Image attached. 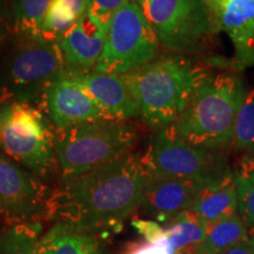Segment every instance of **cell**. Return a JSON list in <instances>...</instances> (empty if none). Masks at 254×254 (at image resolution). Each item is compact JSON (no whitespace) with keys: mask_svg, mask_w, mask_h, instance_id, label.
I'll list each match as a JSON object with an SVG mask.
<instances>
[{"mask_svg":"<svg viewBox=\"0 0 254 254\" xmlns=\"http://www.w3.org/2000/svg\"><path fill=\"white\" fill-rule=\"evenodd\" d=\"M51 1L52 0H8L14 31L40 34Z\"/></svg>","mask_w":254,"mask_h":254,"instance_id":"obj_22","label":"cell"},{"mask_svg":"<svg viewBox=\"0 0 254 254\" xmlns=\"http://www.w3.org/2000/svg\"><path fill=\"white\" fill-rule=\"evenodd\" d=\"M71 77L111 118L126 122L140 118L138 104L123 75L92 71Z\"/></svg>","mask_w":254,"mask_h":254,"instance_id":"obj_15","label":"cell"},{"mask_svg":"<svg viewBox=\"0 0 254 254\" xmlns=\"http://www.w3.org/2000/svg\"><path fill=\"white\" fill-rule=\"evenodd\" d=\"M65 71L58 43L14 31L0 50V99L39 105L44 92Z\"/></svg>","mask_w":254,"mask_h":254,"instance_id":"obj_4","label":"cell"},{"mask_svg":"<svg viewBox=\"0 0 254 254\" xmlns=\"http://www.w3.org/2000/svg\"><path fill=\"white\" fill-rule=\"evenodd\" d=\"M215 33L225 32L234 49L237 69L254 67V0H205Z\"/></svg>","mask_w":254,"mask_h":254,"instance_id":"obj_12","label":"cell"},{"mask_svg":"<svg viewBox=\"0 0 254 254\" xmlns=\"http://www.w3.org/2000/svg\"><path fill=\"white\" fill-rule=\"evenodd\" d=\"M0 151L44 182L58 174L55 127L38 105L0 99Z\"/></svg>","mask_w":254,"mask_h":254,"instance_id":"obj_6","label":"cell"},{"mask_svg":"<svg viewBox=\"0 0 254 254\" xmlns=\"http://www.w3.org/2000/svg\"><path fill=\"white\" fill-rule=\"evenodd\" d=\"M45 182L0 151V220L7 226L46 219Z\"/></svg>","mask_w":254,"mask_h":254,"instance_id":"obj_10","label":"cell"},{"mask_svg":"<svg viewBox=\"0 0 254 254\" xmlns=\"http://www.w3.org/2000/svg\"><path fill=\"white\" fill-rule=\"evenodd\" d=\"M0 222H1V220H0Z\"/></svg>","mask_w":254,"mask_h":254,"instance_id":"obj_30","label":"cell"},{"mask_svg":"<svg viewBox=\"0 0 254 254\" xmlns=\"http://www.w3.org/2000/svg\"><path fill=\"white\" fill-rule=\"evenodd\" d=\"M0 224H1V222H0Z\"/></svg>","mask_w":254,"mask_h":254,"instance_id":"obj_31","label":"cell"},{"mask_svg":"<svg viewBox=\"0 0 254 254\" xmlns=\"http://www.w3.org/2000/svg\"><path fill=\"white\" fill-rule=\"evenodd\" d=\"M129 0H90V13L109 23L112 15Z\"/></svg>","mask_w":254,"mask_h":254,"instance_id":"obj_25","label":"cell"},{"mask_svg":"<svg viewBox=\"0 0 254 254\" xmlns=\"http://www.w3.org/2000/svg\"><path fill=\"white\" fill-rule=\"evenodd\" d=\"M141 158L148 173L190 180L204 189L233 176L224 152L195 147L174 134L170 126L154 131Z\"/></svg>","mask_w":254,"mask_h":254,"instance_id":"obj_7","label":"cell"},{"mask_svg":"<svg viewBox=\"0 0 254 254\" xmlns=\"http://www.w3.org/2000/svg\"><path fill=\"white\" fill-rule=\"evenodd\" d=\"M38 106L44 111L55 129L95 120L113 119L66 73L49 85Z\"/></svg>","mask_w":254,"mask_h":254,"instance_id":"obj_11","label":"cell"},{"mask_svg":"<svg viewBox=\"0 0 254 254\" xmlns=\"http://www.w3.org/2000/svg\"><path fill=\"white\" fill-rule=\"evenodd\" d=\"M209 73L190 57L171 55L158 57L123 78L138 104L140 118L157 131L177 122Z\"/></svg>","mask_w":254,"mask_h":254,"instance_id":"obj_2","label":"cell"},{"mask_svg":"<svg viewBox=\"0 0 254 254\" xmlns=\"http://www.w3.org/2000/svg\"><path fill=\"white\" fill-rule=\"evenodd\" d=\"M171 254H196L207 233V224L192 211H185L165 227Z\"/></svg>","mask_w":254,"mask_h":254,"instance_id":"obj_18","label":"cell"},{"mask_svg":"<svg viewBox=\"0 0 254 254\" xmlns=\"http://www.w3.org/2000/svg\"><path fill=\"white\" fill-rule=\"evenodd\" d=\"M238 196V212L254 236V157L244 155L233 171Z\"/></svg>","mask_w":254,"mask_h":254,"instance_id":"obj_21","label":"cell"},{"mask_svg":"<svg viewBox=\"0 0 254 254\" xmlns=\"http://www.w3.org/2000/svg\"><path fill=\"white\" fill-rule=\"evenodd\" d=\"M220 254H254V236H250L246 240L241 241Z\"/></svg>","mask_w":254,"mask_h":254,"instance_id":"obj_28","label":"cell"},{"mask_svg":"<svg viewBox=\"0 0 254 254\" xmlns=\"http://www.w3.org/2000/svg\"><path fill=\"white\" fill-rule=\"evenodd\" d=\"M202 189L190 180L148 173L139 209L151 220L167 225L189 211Z\"/></svg>","mask_w":254,"mask_h":254,"instance_id":"obj_13","label":"cell"},{"mask_svg":"<svg viewBox=\"0 0 254 254\" xmlns=\"http://www.w3.org/2000/svg\"><path fill=\"white\" fill-rule=\"evenodd\" d=\"M233 145L244 155L254 157V90L247 92L237 116Z\"/></svg>","mask_w":254,"mask_h":254,"instance_id":"obj_23","label":"cell"},{"mask_svg":"<svg viewBox=\"0 0 254 254\" xmlns=\"http://www.w3.org/2000/svg\"><path fill=\"white\" fill-rule=\"evenodd\" d=\"M1 232H2V230H1V226H0V234H1Z\"/></svg>","mask_w":254,"mask_h":254,"instance_id":"obj_29","label":"cell"},{"mask_svg":"<svg viewBox=\"0 0 254 254\" xmlns=\"http://www.w3.org/2000/svg\"><path fill=\"white\" fill-rule=\"evenodd\" d=\"M41 221L20 222L6 226L0 234V254H37L43 236Z\"/></svg>","mask_w":254,"mask_h":254,"instance_id":"obj_20","label":"cell"},{"mask_svg":"<svg viewBox=\"0 0 254 254\" xmlns=\"http://www.w3.org/2000/svg\"><path fill=\"white\" fill-rule=\"evenodd\" d=\"M250 238V230L239 213L207 224V233L196 254H220Z\"/></svg>","mask_w":254,"mask_h":254,"instance_id":"obj_19","label":"cell"},{"mask_svg":"<svg viewBox=\"0 0 254 254\" xmlns=\"http://www.w3.org/2000/svg\"><path fill=\"white\" fill-rule=\"evenodd\" d=\"M160 46L172 55L202 52L215 30L205 0H135Z\"/></svg>","mask_w":254,"mask_h":254,"instance_id":"obj_8","label":"cell"},{"mask_svg":"<svg viewBox=\"0 0 254 254\" xmlns=\"http://www.w3.org/2000/svg\"><path fill=\"white\" fill-rule=\"evenodd\" d=\"M140 133L132 122L103 119L55 129L59 183H65L116 160L138 144Z\"/></svg>","mask_w":254,"mask_h":254,"instance_id":"obj_5","label":"cell"},{"mask_svg":"<svg viewBox=\"0 0 254 254\" xmlns=\"http://www.w3.org/2000/svg\"><path fill=\"white\" fill-rule=\"evenodd\" d=\"M123 254H171V249L166 236V239L159 243H147L144 240L142 243L129 244Z\"/></svg>","mask_w":254,"mask_h":254,"instance_id":"obj_26","label":"cell"},{"mask_svg":"<svg viewBox=\"0 0 254 254\" xmlns=\"http://www.w3.org/2000/svg\"><path fill=\"white\" fill-rule=\"evenodd\" d=\"M153 28L135 0H129L111 17L103 53L93 71L124 75L158 58Z\"/></svg>","mask_w":254,"mask_h":254,"instance_id":"obj_9","label":"cell"},{"mask_svg":"<svg viewBox=\"0 0 254 254\" xmlns=\"http://www.w3.org/2000/svg\"><path fill=\"white\" fill-rule=\"evenodd\" d=\"M247 92L244 81L233 73H209L170 127L195 147L225 152L233 144L237 116Z\"/></svg>","mask_w":254,"mask_h":254,"instance_id":"obj_3","label":"cell"},{"mask_svg":"<svg viewBox=\"0 0 254 254\" xmlns=\"http://www.w3.org/2000/svg\"><path fill=\"white\" fill-rule=\"evenodd\" d=\"M148 172L129 152L51 190L46 219L110 237L140 207Z\"/></svg>","mask_w":254,"mask_h":254,"instance_id":"obj_1","label":"cell"},{"mask_svg":"<svg viewBox=\"0 0 254 254\" xmlns=\"http://www.w3.org/2000/svg\"><path fill=\"white\" fill-rule=\"evenodd\" d=\"M107 236L55 222L38 241L37 254H106Z\"/></svg>","mask_w":254,"mask_h":254,"instance_id":"obj_16","label":"cell"},{"mask_svg":"<svg viewBox=\"0 0 254 254\" xmlns=\"http://www.w3.org/2000/svg\"><path fill=\"white\" fill-rule=\"evenodd\" d=\"M13 33L14 26L8 0H0V50Z\"/></svg>","mask_w":254,"mask_h":254,"instance_id":"obj_27","label":"cell"},{"mask_svg":"<svg viewBox=\"0 0 254 254\" xmlns=\"http://www.w3.org/2000/svg\"><path fill=\"white\" fill-rule=\"evenodd\" d=\"M190 211L201 218L206 224L239 213L234 177H230L219 185L202 189Z\"/></svg>","mask_w":254,"mask_h":254,"instance_id":"obj_17","label":"cell"},{"mask_svg":"<svg viewBox=\"0 0 254 254\" xmlns=\"http://www.w3.org/2000/svg\"><path fill=\"white\" fill-rule=\"evenodd\" d=\"M132 226L147 243H159L166 239V230L160 224L151 219H133Z\"/></svg>","mask_w":254,"mask_h":254,"instance_id":"obj_24","label":"cell"},{"mask_svg":"<svg viewBox=\"0 0 254 254\" xmlns=\"http://www.w3.org/2000/svg\"><path fill=\"white\" fill-rule=\"evenodd\" d=\"M107 28L109 23L88 12L58 41L66 74L79 75L93 71L103 53Z\"/></svg>","mask_w":254,"mask_h":254,"instance_id":"obj_14","label":"cell"}]
</instances>
